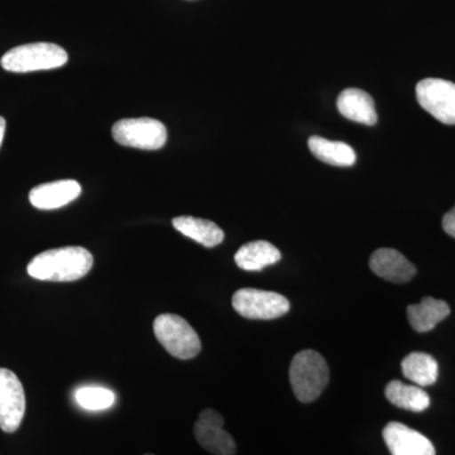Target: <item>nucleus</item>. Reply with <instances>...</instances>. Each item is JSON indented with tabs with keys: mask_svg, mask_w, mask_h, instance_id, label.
<instances>
[{
	"mask_svg": "<svg viewBox=\"0 0 455 455\" xmlns=\"http://www.w3.org/2000/svg\"><path fill=\"white\" fill-rule=\"evenodd\" d=\"M92 265V254L85 248L62 247L37 254L27 266V272L36 280L73 283L85 277Z\"/></svg>",
	"mask_w": 455,
	"mask_h": 455,
	"instance_id": "obj_1",
	"label": "nucleus"
},
{
	"mask_svg": "<svg viewBox=\"0 0 455 455\" xmlns=\"http://www.w3.org/2000/svg\"><path fill=\"white\" fill-rule=\"evenodd\" d=\"M290 382L299 401L313 403L329 383V367L325 359L315 350L299 352L290 366Z\"/></svg>",
	"mask_w": 455,
	"mask_h": 455,
	"instance_id": "obj_2",
	"label": "nucleus"
},
{
	"mask_svg": "<svg viewBox=\"0 0 455 455\" xmlns=\"http://www.w3.org/2000/svg\"><path fill=\"white\" fill-rule=\"evenodd\" d=\"M68 61V52L62 47L37 42L9 50L0 60V65L9 73L26 74L61 68Z\"/></svg>",
	"mask_w": 455,
	"mask_h": 455,
	"instance_id": "obj_3",
	"label": "nucleus"
},
{
	"mask_svg": "<svg viewBox=\"0 0 455 455\" xmlns=\"http://www.w3.org/2000/svg\"><path fill=\"white\" fill-rule=\"evenodd\" d=\"M156 338L172 357L196 358L202 350L199 335L184 317L176 314H161L154 323Z\"/></svg>",
	"mask_w": 455,
	"mask_h": 455,
	"instance_id": "obj_4",
	"label": "nucleus"
},
{
	"mask_svg": "<svg viewBox=\"0 0 455 455\" xmlns=\"http://www.w3.org/2000/svg\"><path fill=\"white\" fill-rule=\"evenodd\" d=\"M113 139L121 146L156 151L167 140L164 123L152 118L122 119L113 125Z\"/></svg>",
	"mask_w": 455,
	"mask_h": 455,
	"instance_id": "obj_5",
	"label": "nucleus"
},
{
	"mask_svg": "<svg viewBox=\"0 0 455 455\" xmlns=\"http://www.w3.org/2000/svg\"><path fill=\"white\" fill-rule=\"evenodd\" d=\"M233 307L239 315L251 320H272L290 310V301L277 292L241 289L233 295Z\"/></svg>",
	"mask_w": 455,
	"mask_h": 455,
	"instance_id": "obj_6",
	"label": "nucleus"
},
{
	"mask_svg": "<svg viewBox=\"0 0 455 455\" xmlns=\"http://www.w3.org/2000/svg\"><path fill=\"white\" fill-rule=\"evenodd\" d=\"M416 98L424 110L436 121L455 124V84L444 79L421 80L416 85Z\"/></svg>",
	"mask_w": 455,
	"mask_h": 455,
	"instance_id": "obj_7",
	"label": "nucleus"
},
{
	"mask_svg": "<svg viewBox=\"0 0 455 455\" xmlns=\"http://www.w3.org/2000/svg\"><path fill=\"white\" fill-rule=\"evenodd\" d=\"M26 412V395L17 374L0 368V429L14 433L20 429Z\"/></svg>",
	"mask_w": 455,
	"mask_h": 455,
	"instance_id": "obj_8",
	"label": "nucleus"
},
{
	"mask_svg": "<svg viewBox=\"0 0 455 455\" xmlns=\"http://www.w3.org/2000/svg\"><path fill=\"white\" fill-rule=\"evenodd\" d=\"M224 419L220 412L205 409L200 412L194 425V435L206 451L214 455H235L236 445L228 431L224 430Z\"/></svg>",
	"mask_w": 455,
	"mask_h": 455,
	"instance_id": "obj_9",
	"label": "nucleus"
},
{
	"mask_svg": "<svg viewBox=\"0 0 455 455\" xmlns=\"http://www.w3.org/2000/svg\"><path fill=\"white\" fill-rule=\"evenodd\" d=\"M382 434L392 455H435L433 443L406 425L388 423Z\"/></svg>",
	"mask_w": 455,
	"mask_h": 455,
	"instance_id": "obj_10",
	"label": "nucleus"
},
{
	"mask_svg": "<svg viewBox=\"0 0 455 455\" xmlns=\"http://www.w3.org/2000/svg\"><path fill=\"white\" fill-rule=\"evenodd\" d=\"M82 196V185L75 180H60L33 188L29 203L40 211H55Z\"/></svg>",
	"mask_w": 455,
	"mask_h": 455,
	"instance_id": "obj_11",
	"label": "nucleus"
},
{
	"mask_svg": "<svg viewBox=\"0 0 455 455\" xmlns=\"http://www.w3.org/2000/svg\"><path fill=\"white\" fill-rule=\"evenodd\" d=\"M370 267L373 274L394 283H409L416 275V267L396 250L381 248L372 253Z\"/></svg>",
	"mask_w": 455,
	"mask_h": 455,
	"instance_id": "obj_12",
	"label": "nucleus"
},
{
	"mask_svg": "<svg viewBox=\"0 0 455 455\" xmlns=\"http://www.w3.org/2000/svg\"><path fill=\"white\" fill-rule=\"evenodd\" d=\"M341 116L352 122L374 125L377 123L374 100L364 90L349 88L340 92L337 100Z\"/></svg>",
	"mask_w": 455,
	"mask_h": 455,
	"instance_id": "obj_13",
	"label": "nucleus"
},
{
	"mask_svg": "<svg viewBox=\"0 0 455 455\" xmlns=\"http://www.w3.org/2000/svg\"><path fill=\"white\" fill-rule=\"evenodd\" d=\"M451 314L447 302L427 296L419 304L407 307V319L412 329L418 333H427L433 331L443 320Z\"/></svg>",
	"mask_w": 455,
	"mask_h": 455,
	"instance_id": "obj_14",
	"label": "nucleus"
},
{
	"mask_svg": "<svg viewBox=\"0 0 455 455\" xmlns=\"http://www.w3.org/2000/svg\"><path fill=\"white\" fill-rule=\"evenodd\" d=\"M280 259V251L266 241L250 242L239 248L235 256L236 266L248 272L262 271Z\"/></svg>",
	"mask_w": 455,
	"mask_h": 455,
	"instance_id": "obj_15",
	"label": "nucleus"
},
{
	"mask_svg": "<svg viewBox=\"0 0 455 455\" xmlns=\"http://www.w3.org/2000/svg\"><path fill=\"white\" fill-rule=\"evenodd\" d=\"M172 226L181 235L206 248L217 247L224 241V232L214 221L194 217H178L172 220Z\"/></svg>",
	"mask_w": 455,
	"mask_h": 455,
	"instance_id": "obj_16",
	"label": "nucleus"
},
{
	"mask_svg": "<svg viewBox=\"0 0 455 455\" xmlns=\"http://www.w3.org/2000/svg\"><path fill=\"white\" fill-rule=\"evenodd\" d=\"M309 148L311 154L315 156L322 163L331 164V166L349 167L355 164V149L344 142H335L314 136L309 139Z\"/></svg>",
	"mask_w": 455,
	"mask_h": 455,
	"instance_id": "obj_17",
	"label": "nucleus"
},
{
	"mask_svg": "<svg viewBox=\"0 0 455 455\" xmlns=\"http://www.w3.org/2000/svg\"><path fill=\"white\" fill-rule=\"evenodd\" d=\"M386 397L392 405L412 412H423L430 406V397L420 386L406 385L391 381L385 390Z\"/></svg>",
	"mask_w": 455,
	"mask_h": 455,
	"instance_id": "obj_18",
	"label": "nucleus"
},
{
	"mask_svg": "<svg viewBox=\"0 0 455 455\" xmlns=\"http://www.w3.org/2000/svg\"><path fill=\"white\" fill-rule=\"evenodd\" d=\"M401 368L403 376L420 387H427L438 381V362L427 353H411L403 359Z\"/></svg>",
	"mask_w": 455,
	"mask_h": 455,
	"instance_id": "obj_19",
	"label": "nucleus"
},
{
	"mask_svg": "<svg viewBox=\"0 0 455 455\" xmlns=\"http://www.w3.org/2000/svg\"><path fill=\"white\" fill-rule=\"evenodd\" d=\"M77 403L86 410H106L114 403V394L112 391L107 390L103 387H83L77 390L76 395Z\"/></svg>",
	"mask_w": 455,
	"mask_h": 455,
	"instance_id": "obj_20",
	"label": "nucleus"
},
{
	"mask_svg": "<svg viewBox=\"0 0 455 455\" xmlns=\"http://www.w3.org/2000/svg\"><path fill=\"white\" fill-rule=\"evenodd\" d=\"M443 229L445 230L447 235L455 238V206L443 218Z\"/></svg>",
	"mask_w": 455,
	"mask_h": 455,
	"instance_id": "obj_21",
	"label": "nucleus"
},
{
	"mask_svg": "<svg viewBox=\"0 0 455 455\" xmlns=\"http://www.w3.org/2000/svg\"><path fill=\"white\" fill-rule=\"evenodd\" d=\"M5 128H7V122L3 116H0V146H2L3 140H4Z\"/></svg>",
	"mask_w": 455,
	"mask_h": 455,
	"instance_id": "obj_22",
	"label": "nucleus"
},
{
	"mask_svg": "<svg viewBox=\"0 0 455 455\" xmlns=\"http://www.w3.org/2000/svg\"><path fill=\"white\" fill-rule=\"evenodd\" d=\"M145 455H154V454H145Z\"/></svg>",
	"mask_w": 455,
	"mask_h": 455,
	"instance_id": "obj_23",
	"label": "nucleus"
}]
</instances>
